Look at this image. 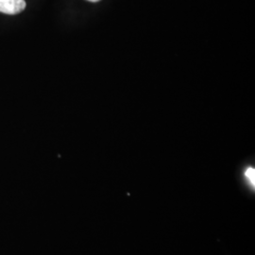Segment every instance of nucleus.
Segmentation results:
<instances>
[{
    "label": "nucleus",
    "mask_w": 255,
    "mask_h": 255,
    "mask_svg": "<svg viewBox=\"0 0 255 255\" xmlns=\"http://www.w3.org/2000/svg\"><path fill=\"white\" fill-rule=\"evenodd\" d=\"M88 1H90V2H99L101 0H88Z\"/></svg>",
    "instance_id": "7ed1b4c3"
},
{
    "label": "nucleus",
    "mask_w": 255,
    "mask_h": 255,
    "mask_svg": "<svg viewBox=\"0 0 255 255\" xmlns=\"http://www.w3.org/2000/svg\"><path fill=\"white\" fill-rule=\"evenodd\" d=\"M245 176L247 179L250 181V182L253 184V186L255 187V170L253 167H249L245 172Z\"/></svg>",
    "instance_id": "f03ea898"
},
{
    "label": "nucleus",
    "mask_w": 255,
    "mask_h": 255,
    "mask_svg": "<svg viewBox=\"0 0 255 255\" xmlns=\"http://www.w3.org/2000/svg\"><path fill=\"white\" fill-rule=\"evenodd\" d=\"M25 8V0H0V12L6 14H17Z\"/></svg>",
    "instance_id": "f257e3e1"
}]
</instances>
